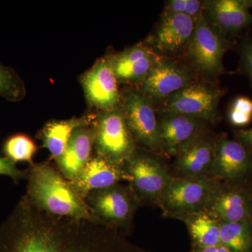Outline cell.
I'll list each match as a JSON object with an SVG mask.
<instances>
[{
	"label": "cell",
	"mask_w": 252,
	"mask_h": 252,
	"mask_svg": "<svg viewBox=\"0 0 252 252\" xmlns=\"http://www.w3.org/2000/svg\"><path fill=\"white\" fill-rule=\"evenodd\" d=\"M196 20L186 15L165 12L156 32L154 46L162 54H175L187 49L195 31Z\"/></svg>",
	"instance_id": "e0dca14e"
},
{
	"label": "cell",
	"mask_w": 252,
	"mask_h": 252,
	"mask_svg": "<svg viewBox=\"0 0 252 252\" xmlns=\"http://www.w3.org/2000/svg\"><path fill=\"white\" fill-rule=\"evenodd\" d=\"M122 104L124 119L136 144L154 153L162 152L159 121L152 101L142 93L130 91Z\"/></svg>",
	"instance_id": "ba28073f"
},
{
	"label": "cell",
	"mask_w": 252,
	"mask_h": 252,
	"mask_svg": "<svg viewBox=\"0 0 252 252\" xmlns=\"http://www.w3.org/2000/svg\"><path fill=\"white\" fill-rule=\"evenodd\" d=\"M204 121L196 118L164 113L159 120L162 152L176 157L182 149L203 135Z\"/></svg>",
	"instance_id": "4fadbf2b"
},
{
	"label": "cell",
	"mask_w": 252,
	"mask_h": 252,
	"mask_svg": "<svg viewBox=\"0 0 252 252\" xmlns=\"http://www.w3.org/2000/svg\"><path fill=\"white\" fill-rule=\"evenodd\" d=\"M207 212L220 222L252 220V195L238 185L223 183Z\"/></svg>",
	"instance_id": "ac0fdd59"
},
{
	"label": "cell",
	"mask_w": 252,
	"mask_h": 252,
	"mask_svg": "<svg viewBox=\"0 0 252 252\" xmlns=\"http://www.w3.org/2000/svg\"><path fill=\"white\" fill-rule=\"evenodd\" d=\"M223 182L215 177H173L157 205L164 215L177 219L208 211Z\"/></svg>",
	"instance_id": "3957f363"
},
{
	"label": "cell",
	"mask_w": 252,
	"mask_h": 252,
	"mask_svg": "<svg viewBox=\"0 0 252 252\" xmlns=\"http://www.w3.org/2000/svg\"><path fill=\"white\" fill-rule=\"evenodd\" d=\"M94 119L88 116L48 122L39 132L42 147L49 151L51 158L56 160L65 150L74 131L79 127L94 124Z\"/></svg>",
	"instance_id": "44dd1931"
},
{
	"label": "cell",
	"mask_w": 252,
	"mask_h": 252,
	"mask_svg": "<svg viewBox=\"0 0 252 252\" xmlns=\"http://www.w3.org/2000/svg\"><path fill=\"white\" fill-rule=\"evenodd\" d=\"M36 146L30 136L26 134H16L6 140L3 147L5 157L11 161L27 162L33 165V157L36 152Z\"/></svg>",
	"instance_id": "cb8c5ba5"
},
{
	"label": "cell",
	"mask_w": 252,
	"mask_h": 252,
	"mask_svg": "<svg viewBox=\"0 0 252 252\" xmlns=\"http://www.w3.org/2000/svg\"><path fill=\"white\" fill-rule=\"evenodd\" d=\"M221 91L206 83L193 82L165 101L164 113L212 122L216 118Z\"/></svg>",
	"instance_id": "9c48e42d"
},
{
	"label": "cell",
	"mask_w": 252,
	"mask_h": 252,
	"mask_svg": "<svg viewBox=\"0 0 252 252\" xmlns=\"http://www.w3.org/2000/svg\"><path fill=\"white\" fill-rule=\"evenodd\" d=\"M252 169V154L243 144L224 137L217 140L212 177L223 183L238 185Z\"/></svg>",
	"instance_id": "8fae6325"
},
{
	"label": "cell",
	"mask_w": 252,
	"mask_h": 252,
	"mask_svg": "<svg viewBox=\"0 0 252 252\" xmlns=\"http://www.w3.org/2000/svg\"><path fill=\"white\" fill-rule=\"evenodd\" d=\"M0 175H6L11 177L14 182L27 177V171L20 170L16 166V163L11 161L6 157H0Z\"/></svg>",
	"instance_id": "83f0119b"
},
{
	"label": "cell",
	"mask_w": 252,
	"mask_h": 252,
	"mask_svg": "<svg viewBox=\"0 0 252 252\" xmlns=\"http://www.w3.org/2000/svg\"><path fill=\"white\" fill-rule=\"evenodd\" d=\"M26 94L21 78L11 67L0 63V97L12 102H18Z\"/></svg>",
	"instance_id": "d4e9b609"
},
{
	"label": "cell",
	"mask_w": 252,
	"mask_h": 252,
	"mask_svg": "<svg viewBox=\"0 0 252 252\" xmlns=\"http://www.w3.org/2000/svg\"><path fill=\"white\" fill-rule=\"evenodd\" d=\"M162 60L152 48L142 44L109 57L118 80L124 83L142 82Z\"/></svg>",
	"instance_id": "9a60e30c"
},
{
	"label": "cell",
	"mask_w": 252,
	"mask_h": 252,
	"mask_svg": "<svg viewBox=\"0 0 252 252\" xmlns=\"http://www.w3.org/2000/svg\"><path fill=\"white\" fill-rule=\"evenodd\" d=\"M91 215L100 223L128 235L141 204L130 185L119 183L94 190L86 197Z\"/></svg>",
	"instance_id": "277c9868"
},
{
	"label": "cell",
	"mask_w": 252,
	"mask_h": 252,
	"mask_svg": "<svg viewBox=\"0 0 252 252\" xmlns=\"http://www.w3.org/2000/svg\"><path fill=\"white\" fill-rule=\"evenodd\" d=\"M165 11L186 15L197 20L204 13V1L198 0H170L165 4Z\"/></svg>",
	"instance_id": "4316f807"
},
{
	"label": "cell",
	"mask_w": 252,
	"mask_h": 252,
	"mask_svg": "<svg viewBox=\"0 0 252 252\" xmlns=\"http://www.w3.org/2000/svg\"><path fill=\"white\" fill-rule=\"evenodd\" d=\"M124 168L141 204L158 205L172 177L165 164L149 151L137 147Z\"/></svg>",
	"instance_id": "8992f818"
},
{
	"label": "cell",
	"mask_w": 252,
	"mask_h": 252,
	"mask_svg": "<svg viewBox=\"0 0 252 252\" xmlns=\"http://www.w3.org/2000/svg\"><path fill=\"white\" fill-rule=\"evenodd\" d=\"M246 1L247 5H248L249 9L250 8H252V0H248V1Z\"/></svg>",
	"instance_id": "1f68e13d"
},
{
	"label": "cell",
	"mask_w": 252,
	"mask_h": 252,
	"mask_svg": "<svg viewBox=\"0 0 252 252\" xmlns=\"http://www.w3.org/2000/svg\"><path fill=\"white\" fill-rule=\"evenodd\" d=\"M236 140L243 144L252 154V127L236 131Z\"/></svg>",
	"instance_id": "f546056e"
},
{
	"label": "cell",
	"mask_w": 252,
	"mask_h": 252,
	"mask_svg": "<svg viewBox=\"0 0 252 252\" xmlns=\"http://www.w3.org/2000/svg\"><path fill=\"white\" fill-rule=\"evenodd\" d=\"M220 241L232 252H252V220L220 222Z\"/></svg>",
	"instance_id": "603a6c76"
},
{
	"label": "cell",
	"mask_w": 252,
	"mask_h": 252,
	"mask_svg": "<svg viewBox=\"0 0 252 252\" xmlns=\"http://www.w3.org/2000/svg\"><path fill=\"white\" fill-rule=\"evenodd\" d=\"M216 142L203 135L182 149L175 157L178 177H212Z\"/></svg>",
	"instance_id": "ffe728a7"
},
{
	"label": "cell",
	"mask_w": 252,
	"mask_h": 252,
	"mask_svg": "<svg viewBox=\"0 0 252 252\" xmlns=\"http://www.w3.org/2000/svg\"><path fill=\"white\" fill-rule=\"evenodd\" d=\"M243 0L204 1V16L220 32L235 34L252 24V15Z\"/></svg>",
	"instance_id": "2e32d148"
},
{
	"label": "cell",
	"mask_w": 252,
	"mask_h": 252,
	"mask_svg": "<svg viewBox=\"0 0 252 252\" xmlns=\"http://www.w3.org/2000/svg\"><path fill=\"white\" fill-rule=\"evenodd\" d=\"M240 56L242 67L252 80V39L244 41L240 48Z\"/></svg>",
	"instance_id": "f1b7e54d"
},
{
	"label": "cell",
	"mask_w": 252,
	"mask_h": 252,
	"mask_svg": "<svg viewBox=\"0 0 252 252\" xmlns=\"http://www.w3.org/2000/svg\"><path fill=\"white\" fill-rule=\"evenodd\" d=\"M127 236L97 220L49 215L25 195L0 225V252H153Z\"/></svg>",
	"instance_id": "6da1fadb"
},
{
	"label": "cell",
	"mask_w": 252,
	"mask_h": 252,
	"mask_svg": "<svg viewBox=\"0 0 252 252\" xmlns=\"http://www.w3.org/2000/svg\"><path fill=\"white\" fill-rule=\"evenodd\" d=\"M118 83L109 57L99 59L81 79L88 102L101 112L117 109L121 104Z\"/></svg>",
	"instance_id": "30bf717a"
},
{
	"label": "cell",
	"mask_w": 252,
	"mask_h": 252,
	"mask_svg": "<svg viewBox=\"0 0 252 252\" xmlns=\"http://www.w3.org/2000/svg\"><path fill=\"white\" fill-rule=\"evenodd\" d=\"M228 118L235 127L248 126L252 121V99L245 96L236 97L230 105Z\"/></svg>",
	"instance_id": "484cf974"
},
{
	"label": "cell",
	"mask_w": 252,
	"mask_h": 252,
	"mask_svg": "<svg viewBox=\"0 0 252 252\" xmlns=\"http://www.w3.org/2000/svg\"><path fill=\"white\" fill-rule=\"evenodd\" d=\"M193 82V74L188 68L162 59L142 81V94L151 101H165Z\"/></svg>",
	"instance_id": "7c38bea8"
},
{
	"label": "cell",
	"mask_w": 252,
	"mask_h": 252,
	"mask_svg": "<svg viewBox=\"0 0 252 252\" xmlns=\"http://www.w3.org/2000/svg\"><path fill=\"white\" fill-rule=\"evenodd\" d=\"M189 252H232L221 244L207 247H191Z\"/></svg>",
	"instance_id": "4dcf8cb0"
},
{
	"label": "cell",
	"mask_w": 252,
	"mask_h": 252,
	"mask_svg": "<svg viewBox=\"0 0 252 252\" xmlns=\"http://www.w3.org/2000/svg\"><path fill=\"white\" fill-rule=\"evenodd\" d=\"M94 132L93 126H84L74 131L65 150L55 162L61 175L72 182L93 157Z\"/></svg>",
	"instance_id": "d6986e66"
},
{
	"label": "cell",
	"mask_w": 252,
	"mask_h": 252,
	"mask_svg": "<svg viewBox=\"0 0 252 252\" xmlns=\"http://www.w3.org/2000/svg\"><path fill=\"white\" fill-rule=\"evenodd\" d=\"M251 81H252V80H251Z\"/></svg>",
	"instance_id": "d6a6232c"
},
{
	"label": "cell",
	"mask_w": 252,
	"mask_h": 252,
	"mask_svg": "<svg viewBox=\"0 0 252 252\" xmlns=\"http://www.w3.org/2000/svg\"><path fill=\"white\" fill-rule=\"evenodd\" d=\"M27 179L26 195L39 210L56 217L99 221L70 182L49 162L31 165Z\"/></svg>",
	"instance_id": "7a4b0ae2"
},
{
	"label": "cell",
	"mask_w": 252,
	"mask_h": 252,
	"mask_svg": "<svg viewBox=\"0 0 252 252\" xmlns=\"http://www.w3.org/2000/svg\"><path fill=\"white\" fill-rule=\"evenodd\" d=\"M225 35L208 22L204 13L196 20L195 31L187 47L191 67L207 77L223 72V59L228 49Z\"/></svg>",
	"instance_id": "52a82bcc"
},
{
	"label": "cell",
	"mask_w": 252,
	"mask_h": 252,
	"mask_svg": "<svg viewBox=\"0 0 252 252\" xmlns=\"http://www.w3.org/2000/svg\"><path fill=\"white\" fill-rule=\"evenodd\" d=\"M94 149L95 155L124 166L137 146L119 109L101 112L94 119Z\"/></svg>",
	"instance_id": "5b68a950"
},
{
	"label": "cell",
	"mask_w": 252,
	"mask_h": 252,
	"mask_svg": "<svg viewBox=\"0 0 252 252\" xmlns=\"http://www.w3.org/2000/svg\"><path fill=\"white\" fill-rule=\"evenodd\" d=\"M185 223L191 247H207L220 243V222L207 212L190 214L178 219Z\"/></svg>",
	"instance_id": "7402d4cb"
},
{
	"label": "cell",
	"mask_w": 252,
	"mask_h": 252,
	"mask_svg": "<svg viewBox=\"0 0 252 252\" xmlns=\"http://www.w3.org/2000/svg\"><path fill=\"white\" fill-rule=\"evenodd\" d=\"M124 181L128 183L130 181V176L124 166L116 165L94 155L81 173L70 183L76 191L85 200L91 191L108 188Z\"/></svg>",
	"instance_id": "5bb4252c"
}]
</instances>
